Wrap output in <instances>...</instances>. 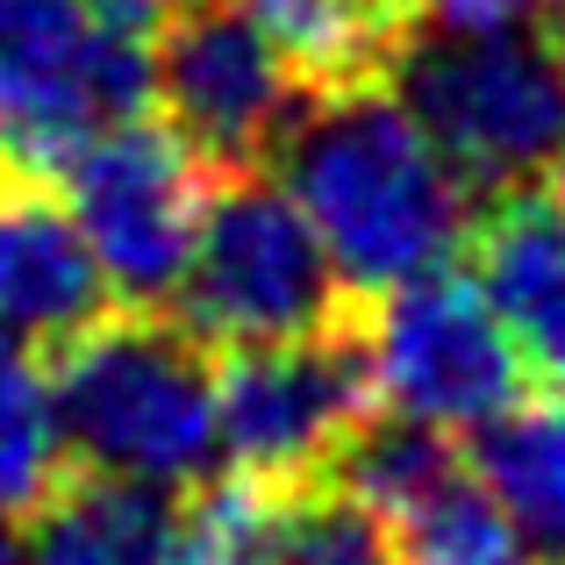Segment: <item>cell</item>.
Here are the masks:
<instances>
[{
    "label": "cell",
    "instance_id": "1",
    "mask_svg": "<svg viewBox=\"0 0 565 565\" xmlns=\"http://www.w3.org/2000/svg\"><path fill=\"white\" fill-rule=\"evenodd\" d=\"M273 172L316 222L351 301L451 265L480 222V201L394 86L308 100L279 137Z\"/></svg>",
    "mask_w": 565,
    "mask_h": 565
},
{
    "label": "cell",
    "instance_id": "2",
    "mask_svg": "<svg viewBox=\"0 0 565 565\" xmlns=\"http://www.w3.org/2000/svg\"><path fill=\"white\" fill-rule=\"evenodd\" d=\"M51 401L79 472L186 487L222 472V351L172 308H122L51 351Z\"/></svg>",
    "mask_w": 565,
    "mask_h": 565
},
{
    "label": "cell",
    "instance_id": "3",
    "mask_svg": "<svg viewBox=\"0 0 565 565\" xmlns=\"http://www.w3.org/2000/svg\"><path fill=\"white\" fill-rule=\"evenodd\" d=\"M480 207L558 186L565 172V43L515 29H415L386 72Z\"/></svg>",
    "mask_w": 565,
    "mask_h": 565
},
{
    "label": "cell",
    "instance_id": "4",
    "mask_svg": "<svg viewBox=\"0 0 565 565\" xmlns=\"http://www.w3.org/2000/svg\"><path fill=\"white\" fill-rule=\"evenodd\" d=\"M172 316L215 351L244 344H287V337H322L359 316L344 294L316 222L301 215L273 166L215 172L193 236V265L180 279Z\"/></svg>",
    "mask_w": 565,
    "mask_h": 565
},
{
    "label": "cell",
    "instance_id": "5",
    "mask_svg": "<svg viewBox=\"0 0 565 565\" xmlns=\"http://www.w3.org/2000/svg\"><path fill=\"white\" fill-rule=\"evenodd\" d=\"M373 415L380 386L359 316L322 337L222 351V472L265 501L337 480L351 437Z\"/></svg>",
    "mask_w": 565,
    "mask_h": 565
},
{
    "label": "cell",
    "instance_id": "6",
    "mask_svg": "<svg viewBox=\"0 0 565 565\" xmlns=\"http://www.w3.org/2000/svg\"><path fill=\"white\" fill-rule=\"evenodd\" d=\"M151 36L94 0H72L0 43V180L57 186L86 143L151 115Z\"/></svg>",
    "mask_w": 565,
    "mask_h": 565
},
{
    "label": "cell",
    "instance_id": "7",
    "mask_svg": "<svg viewBox=\"0 0 565 565\" xmlns=\"http://www.w3.org/2000/svg\"><path fill=\"white\" fill-rule=\"evenodd\" d=\"M359 337H365V359H373L380 408L437 423L451 437L487 429L530 386V365L515 351L509 322L494 316L480 279L451 273V265L359 301Z\"/></svg>",
    "mask_w": 565,
    "mask_h": 565
},
{
    "label": "cell",
    "instance_id": "8",
    "mask_svg": "<svg viewBox=\"0 0 565 565\" xmlns=\"http://www.w3.org/2000/svg\"><path fill=\"white\" fill-rule=\"evenodd\" d=\"M151 94L207 172L273 166L294 115L316 100L244 0H180L151 29Z\"/></svg>",
    "mask_w": 565,
    "mask_h": 565
},
{
    "label": "cell",
    "instance_id": "9",
    "mask_svg": "<svg viewBox=\"0 0 565 565\" xmlns=\"http://www.w3.org/2000/svg\"><path fill=\"white\" fill-rule=\"evenodd\" d=\"M207 180L215 172L151 115L115 122L108 137H94L57 172V193H65L72 222L94 244L122 308L180 301L193 236H201V207H207Z\"/></svg>",
    "mask_w": 565,
    "mask_h": 565
},
{
    "label": "cell",
    "instance_id": "10",
    "mask_svg": "<svg viewBox=\"0 0 565 565\" xmlns=\"http://www.w3.org/2000/svg\"><path fill=\"white\" fill-rule=\"evenodd\" d=\"M108 308L115 287L72 222L65 193L43 180H0V337L51 359Z\"/></svg>",
    "mask_w": 565,
    "mask_h": 565
},
{
    "label": "cell",
    "instance_id": "11",
    "mask_svg": "<svg viewBox=\"0 0 565 565\" xmlns=\"http://www.w3.org/2000/svg\"><path fill=\"white\" fill-rule=\"evenodd\" d=\"M466 258L494 316L509 322L530 380H552L565 394V193L537 186L480 207Z\"/></svg>",
    "mask_w": 565,
    "mask_h": 565
},
{
    "label": "cell",
    "instance_id": "12",
    "mask_svg": "<svg viewBox=\"0 0 565 565\" xmlns=\"http://www.w3.org/2000/svg\"><path fill=\"white\" fill-rule=\"evenodd\" d=\"M308 94L386 86L394 57L423 29V0H244Z\"/></svg>",
    "mask_w": 565,
    "mask_h": 565
},
{
    "label": "cell",
    "instance_id": "13",
    "mask_svg": "<svg viewBox=\"0 0 565 565\" xmlns=\"http://www.w3.org/2000/svg\"><path fill=\"white\" fill-rule=\"evenodd\" d=\"M180 494L151 480L72 466L51 494L29 509V565H158Z\"/></svg>",
    "mask_w": 565,
    "mask_h": 565
},
{
    "label": "cell",
    "instance_id": "14",
    "mask_svg": "<svg viewBox=\"0 0 565 565\" xmlns=\"http://www.w3.org/2000/svg\"><path fill=\"white\" fill-rule=\"evenodd\" d=\"M472 472L501 501L530 558L565 565V394L515 401L487 429H472Z\"/></svg>",
    "mask_w": 565,
    "mask_h": 565
},
{
    "label": "cell",
    "instance_id": "15",
    "mask_svg": "<svg viewBox=\"0 0 565 565\" xmlns=\"http://www.w3.org/2000/svg\"><path fill=\"white\" fill-rule=\"evenodd\" d=\"M265 565H408V552H401V523L380 501L351 494L344 480H316L273 501Z\"/></svg>",
    "mask_w": 565,
    "mask_h": 565
},
{
    "label": "cell",
    "instance_id": "16",
    "mask_svg": "<svg viewBox=\"0 0 565 565\" xmlns=\"http://www.w3.org/2000/svg\"><path fill=\"white\" fill-rule=\"evenodd\" d=\"M72 472L65 429H57L51 373L36 351L0 337V515H29Z\"/></svg>",
    "mask_w": 565,
    "mask_h": 565
},
{
    "label": "cell",
    "instance_id": "17",
    "mask_svg": "<svg viewBox=\"0 0 565 565\" xmlns=\"http://www.w3.org/2000/svg\"><path fill=\"white\" fill-rule=\"evenodd\" d=\"M401 523V552L408 565H530L523 537H515V523L501 515V501L480 487V472H466L458 480H444L429 501H415L408 515H394Z\"/></svg>",
    "mask_w": 565,
    "mask_h": 565
},
{
    "label": "cell",
    "instance_id": "18",
    "mask_svg": "<svg viewBox=\"0 0 565 565\" xmlns=\"http://www.w3.org/2000/svg\"><path fill=\"white\" fill-rule=\"evenodd\" d=\"M265 544H273V501L215 472L180 494L158 565H265Z\"/></svg>",
    "mask_w": 565,
    "mask_h": 565
},
{
    "label": "cell",
    "instance_id": "19",
    "mask_svg": "<svg viewBox=\"0 0 565 565\" xmlns=\"http://www.w3.org/2000/svg\"><path fill=\"white\" fill-rule=\"evenodd\" d=\"M57 8H72V0H0V43L22 36V29H36V22H51Z\"/></svg>",
    "mask_w": 565,
    "mask_h": 565
},
{
    "label": "cell",
    "instance_id": "20",
    "mask_svg": "<svg viewBox=\"0 0 565 565\" xmlns=\"http://www.w3.org/2000/svg\"><path fill=\"white\" fill-rule=\"evenodd\" d=\"M94 8H108L115 22H137V29H158L180 0H94Z\"/></svg>",
    "mask_w": 565,
    "mask_h": 565
},
{
    "label": "cell",
    "instance_id": "21",
    "mask_svg": "<svg viewBox=\"0 0 565 565\" xmlns=\"http://www.w3.org/2000/svg\"><path fill=\"white\" fill-rule=\"evenodd\" d=\"M0 565H29V558H22V537L8 530V515H0Z\"/></svg>",
    "mask_w": 565,
    "mask_h": 565
},
{
    "label": "cell",
    "instance_id": "22",
    "mask_svg": "<svg viewBox=\"0 0 565 565\" xmlns=\"http://www.w3.org/2000/svg\"><path fill=\"white\" fill-rule=\"evenodd\" d=\"M558 193H565V172H558Z\"/></svg>",
    "mask_w": 565,
    "mask_h": 565
}]
</instances>
